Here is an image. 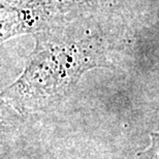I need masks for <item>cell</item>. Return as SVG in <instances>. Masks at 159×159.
Returning <instances> with one entry per match:
<instances>
[{"label": "cell", "mask_w": 159, "mask_h": 159, "mask_svg": "<svg viewBox=\"0 0 159 159\" xmlns=\"http://www.w3.org/2000/svg\"><path fill=\"white\" fill-rule=\"evenodd\" d=\"M134 19L128 0H104L74 20L33 34L35 48L26 67L0 99L22 112L64 99L85 72L116 64Z\"/></svg>", "instance_id": "6da1fadb"}, {"label": "cell", "mask_w": 159, "mask_h": 159, "mask_svg": "<svg viewBox=\"0 0 159 159\" xmlns=\"http://www.w3.org/2000/svg\"><path fill=\"white\" fill-rule=\"evenodd\" d=\"M104 0H0V43L74 20Z\"/></svg>", "instance_id": "7a4b0ae2"}, {"label": "cell", "mask_w": 159, "mask_h": 159, "mask_svg": "<svg viewBox=\"0 0 159 159\" xmlns=\"http://www.w3.org/2000/svg\"><path fill=\"white\" fill-rule=\"evenodd\" d=\"M157 135L155 136V141L152 144L151 148L149 149V151L145 154V157L143 159H158L157 154H158V144H157Z\"/></svg>", "instance_id": "3957f363"}, {"label": "cell", "mask_w": 159, "mask_h": 159, "mask_svg": "<svg viewBox=\"0 0 159 159\" xmlns=\"http://www.w3.org/2000/svg\"><path fill=\"white\" fill-rule=\"evenodd\" d=\"M0 102H1V99H0Z\"/></svg>", "instance_id": "277c9868"}]
</instances>
